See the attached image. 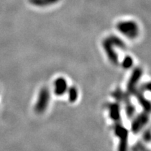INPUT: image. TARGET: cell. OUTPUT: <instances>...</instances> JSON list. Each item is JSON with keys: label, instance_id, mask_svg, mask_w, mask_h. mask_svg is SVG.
<instances>
[{"label": "cell", "instance_id": "1", "mask_svg": "<svg viewBox=\"0 0 151 151\" xmlns=\"http://www.w3.org/2000/svg\"><path fill=\"white\" fill-rule=\"evenodd\" d=\"M103 47L111 63L117 65L118 63V56L114 50V48L116 47L118 48L124 49L126 48V44L120 38L116 36H110L104 41Z\"/></svg>", "mask_w": 151, "mask_h": 151}, {"label": "cell", "instance_id": "2", "mask_svg": "<svg viewBox=\"0 0 151 151\" xmlns=\"http://www.w3.org/2000/svg\"><path fill=\"white\" fill-rule=\"evenodd\" d=\"M112 96L117 101L124 103L125 104V112L128 118H133L136 109L130 101L129 94L127 92H122L120 89H116L112 93Z\"/></svg>", "mask_w": 151, "mask_h": 151}, {"label": "cell", "instance_id": "3", "mask_svg": "<svg viewBox=\"0 0 151 151\" xmlns=\"http://www.w3.org/2000/svg\"><path fill=\"white\" fill-rule=\"evenodd\" d=\"M117 29L122 35L131 39L137 38L139 34V26L135 22L132 20L118 22L117 24Z\"/></svg>", "mask_w": 151, "mask_h": 151}, {"label": "cell", "instance_id": "4", "mask_svg": "<svg viewBox=\"0 0 151 151\" xmlns=\"http://www.w3.org/2000/svg\"><path fill=\"white\" fill-rule=\"evenodd\" d=\"M50 92L48 88L45 87L40 90L38 96L37 103L35 104V110L37 113H43L48 108L50 101Z\"/></svg>", "mask_w": 151, "mask_h": 151}, {"label": "cell", "instance_id": "5", "mask_svg": "<svg viewBox=\"0 0 151 151\" xmlns=\"http://www.w3.org/2000/svg\"><path fill=\"white\" fill-rule=\"evenodd\" d=\"M114 131L116 135L120 139L119 150H126L127 147L128 136H129V134H128V130L122 124H120V122H116L114 126Z\"/></svg>", "mask_w": 151, "mask_h": 151}, {"label": "cell", "instance_id": "6", "mask_svg": "<svg viewBox=\"0 0 151 151\" xmlns=\"http://www.w3.org/2000/svg\"><path fill=\"white\" fill-rule=\"evenodd\" d=\"M143 71L141 68H136L133 71V73L130 76V78L128 81L127 90V93L129 95H134L138 88V83L140 81V79L142 76Z\"/></svg>", "mask_w": 151, "mask_h": 151}, {"label": "cell", "instance_id": "7", "mask_svg": "<svg viewBox=\"0 0 151 151\" xmlns=\"http://www.w3.org/2000/svg\"><path fill=\"white\" fill-rule=\"evenodd\" d=\"M148 113L146 111H144L138 115L137 116L134 117L131 125V129L133 133H139L148 123L149 120Z\"/></svg>", "mask_w": 151, "mask_h": 151}, {"label": "cell", "instance_id": "8", "mask_svg": "<svg viewBox=\"0 0 151 151\" xmlns=\"http://www.w3.org/2000/svg\"><path fill=\"white\" fill-rule=\"evenodd\" d=\"M68 85L67 81L60 77L54 82V92L57 96H62L67 91Z\"/></svg>", "mask_w": 151, "mask_h": 151}, {"label": "cell", "instance_id": "9", "mask_svg": "<svg viewBox=\"0 0 151 151\" xmlns=\"http://www.w3.org/2000/svg\"><path fill=\"white\" fill-rule=\"evenodd\" d=\"M111 118L115 122H118L120 120V107L118 104L111 103L107 106Z\"/></svg>", "mask_w": 151, "mask_h": 151}, {"label": "cell", "instance_id": "10", "mask_svg": "<svg viewBox=\"0 0 151 151\" xmlns=\"http://www.w3.org/2000/svg\"><path fill=\"white\" fill-rule=\"evenodd\" d=\"M134 95H135L136 97H137L139 104L142 106V107L144 109L145 111H146V112H148V113L150 112V101H149L148 100H147L146 99V97H145L144 92H141V90L137 89V90L136 91L135 94H134Z\"/></svg>", "mask_w": 151, "mask_h": 151}, {"label": "cell", "instance_id": "11", "mask_svg": "<svg viewBox=\"0 0 151 151\" xmlns=\"http://www.w3.org/2000/svg\"><path fill=\"white\" fill-rule=\"evenodd\" d=\"M67 92H68V95H69V100L71 102H74L76 101L78 97V92L75 87L72 86L70 88H68Z\"/></svg>", "mask_w": 151, "mask_h": 151}, {"label": "cell", "instance_id": "12", "mask_svg": "<svg viewBox=\"0 0 151 151\" xmlns=\"http://www.w3.org/2000/svg\"><path fill=\"white\" fill-rule=\"evenodd\" d=\"M58 0H30L32 4L35 5L40 6L52 4L55 3Z\"/></svg>", "mask_w": 151, "mask_h": 151}, {"label": "cell", "instance_id": "13", "mask_svg": "<svg viewBox=\"0 0 151 151\" xmlns=\"http://www.w3.org/2000/svg\"><path fill=\"white\" fill-rule=\"evenodd\" d=\"M122 65L124 69H129L133 65V60L130 56L125 57L122 62Z\"/></svg>", "mask_w": 151, "mask_h": 151}, {"label": "cell", "instance_id": "14", "mask_svg": "<svg viewBox=\"0 0 151 151\" xmlns=\"http://www.w3.org/2000/svg\"><path fill=\"white\" fill-rule=\"evenodd\" d=\"M133 150H146V147L143 145V143L141 142H138L136 143L135 145H134L133 146Z\"/></svg>", "mask_w": 151, "mask_h": 151}, {"label": "cell", "instance_id": "15", "mask_svg": "<svg viewBox=\"0 0 151 151\" xmlns=\"http://www.w3.org/2000/svg\"><path fill=\"white\" fill-rule=\"evenodd\" d=\"M143 140L146 142H149L150 139V129H147L146 131L144 132L143 134Z\"/></svg>", "mask_w": 151, "mask_h": 151}]
</instances>
